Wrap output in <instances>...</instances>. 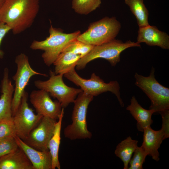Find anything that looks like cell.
Wrapping results in <instances>:
<instances>
[{
	"label": "cell",
	"mask_w": 169,
	"mask_h": 169,
	"mask_svg": "<svg viewBox=\"0 0 169 169\" xmlns=\"http://www.w3.org/2000/svg\"><path fill=\"white\" fill-rule=\"evenodd\" d=\"M15 141L18 147L25 153L34 169H52V160L49 151L37 150L26 144L16 136Z\"/></svg>",
	"instance_id": "15"
},
{
	"label": "cell",
	"mask_w": 169,
	"mask_h": 169,
	"mask_svg": "<svg viewBox=\"0 0 169 169\" xmlns=\"http://www.w3.org/2000/svg\"><path fill=\"white\" fill-rule=\"evenodd\" d=\"M64 75L69 80L79 86L83 92L87 95L94 97L107 91L111 92L116 96L120 105L122 107L124 106L120 96V86L117 81H112L106 83L94 73L91 74L90 79H84L78 74L75 68Z\"/></svg>",
	"instance_id": "7"
},
{
	"label": "cell",
	"mask_w": 169,
	"mask_h": 169,
	"mask_svg": "<svg viewBox=\"0 0 169 169\" xmlns=\"http://www.w3.org/2000/svg\"><path fill=\"white\" fill-rule=\"evenodd\" d=\"M28 93L25 91L19 107L12 116L16 136L23 140L27 137L43 116L40 114H34L33 110L28 105Z\"/></svg>",
	"instance_id": "10"
},
{
	"label": "cell",
	"mask_w": 169,
	"mask_h": 169,
	"mask_svg": "<svg viewBox=\"0 0 169 169\" xmlns=\"http://www.w3.org/2000/svg\"><path fill=\"white\" fill-rule=\"evenodd\" d=\"M50 77L46 81L37 80L35 86L39 90H44L50 96L56 98L63 108L67 107L74 103L78 95L83 91L80 89L70 87L67 85L63 80V74H56L50 70Z\"/></svg>",
	"instance_id": "8"
},
{
	"label": "cell",
	"mask_w": 169,
	"mask_h": 169,
	"mask_svg": "<svg viewBox=\"0 0 169 169\" xmlns=\"http://www.w3.org/2000/svg\"><path fill=\"white\" fill-rule=\"evenodd\" d=\"M56 120L43 116L38 124L23 141L37 150L49 151L48 144L54 133Z\"/></svg>",
	"instance_id": "11"
},
{
	"label": "cell",
	"mask_w": 169,
	"mask_h": 169,
	"mask_svg": "<svg viewBox=\"0 0 169 169\" xmlns=\"http://www.w3.org/2000/svg\"><path fill=\"white\" fill-rule=\"evenodd\" d=\"M129 163V169H142L143 165L148 155L141 146H137Z\"/></svg>",
	"instance_id": "25"
},
{
	"label": "cell",
	"mask_w": 169,
	"mask_h": 169,
	"mask_svg": "<svg viewBox=\"0 0 169 169\" xmlns=\"http://www.w3.org/2000/svg\"><path fill=\"white\" fill-rule=\"evenodd\" d=\"M39 9V0H6L0 10V21L8 25L14 34L32 25Z\"/></svg>",
	"instance_id": "1"
},
{
	"label": "cell",
	"mask_w": 169,
	"mask_h": 169,
	"mask_svg": "<svg viewBox=\"0 0 169 169\" xmlns=\"http://www.w3.org/2000/svg\"></svg>",
	"instance_id": "31"
},
{
	"label": "cell",
	"mask_w": 169,
	"mask_h": 169,
	"mask_svg": "<svg viewBox=\"0 0 169 169\" xmlns=\"http://www.w3.org/2000/svg\"><path fill=\"white\" fill-rule=\"evenodd\" d=\"M16 136L12 119L0 121V139Z\"/></svg>",
	"instance_id": "27"
},
{
	"label": "cell",
	"mask_w": 169,
	"mask_h": 169,
	"mask_svg": "<svg viewBox=\"0 0 169 169\" xmlns=\"http://www.w3.org/2000/svg\"><path fill=\"white\" fill-rule=\"evenodd\" d=\"M154 72L155 69L152 67L147 77L136 73L134 75L135 84L150 99L151 104L149 109L153 110L155 113H159L169 109V89L157 81Z\"/></svg>",
	"instance_id": "5"
},
{
	"label": "cell",
	"mask_w": 169,
	"mask_h": 169,
	"mask_svg": "<svg viewBox=\"0 0 169 169\" xmlns=\"http://www.w3.org/2000/svg\"><path fill=\"white\" fill-rule=\"evenodd\" d=\"M138 141L129 136L117 146L115 154L124 163V169H128L130 161L133 153L138 146Z\"/></svg>",
	"instance_id": "21"
},
{
	"label": "cell",
	"mask_w": 169,
	"mask_h": 169,
	"mask_svg": "<svg viewBox=\"0 0 169 169\" xmlns=\"http://www.w3.org/2000/svg\"><path fill=\"white\" fill-rule=\"evenodd\" d=\"M94 46L76 39L69 43L63 50L71 52L79 55L82 58L87 55L93 49Z\"/></svg>",
	"instance_id": "24"
},
{
	"label": "cell",
	"mask_w": 169,
	"mask_h": 169,
	"mask_svg": "<svg viewBox=\"0 0 169 169\" xmlns=\"http://www.w3.org/2000/svg\"><path fill=\"white\" fill-rule=\"evenodd\" d=\"M134 118L136 120L138 130L143 132L144 129L151 126L153 121L152 115L155 113L151 109L146 110L143 108L139 103L134 96L132 97L130 104L126 108Z\"/></svg>",
	"instance_id": "18"
},
{
	"label": "cell",
	"mask_w": 169,
	"mask_h": 169,
	"mask_svg": "<svg viewBox=\"0 0 169 169\" xmlns=\"http://www.w3.org/2000/svg\"><path fill=\"white\" fill-rule=\"evenodd\" d=\"M80 56L71 52L63 50L59 55L53 64L54 73L63 75L75 68Z\"/></svg>",
	"instance_id": "19"
},
{
	"label": "cell",
	"mask_w": 169,
	"mask_h": 169,
	"mask_svg": "<svg viewBox=\"0 0 169 169\" xmlns=\"http://www.w3.org/2000/svg\"><path fill=\"white\" fill-rule=\"evenodd\" d=\"M143 141L141 146L148 155L154 160L158 161L160 160L158 149L165 139L161 129L155 131L151 126L145 128L143 130Z\"/></svg>",
	"instance_id": "16"
},
{
	"label": "cell",
	"mask_w": 169,
	"mask_h": 169,
	"mask_svg": "<svg viewBox=\"0 0 169 169\" xmlns=\"http://www.w3.org/2000/svg\"><path fill=\"white\" fill-rule=\"evenodd\" d=\"M137 38L139 44L145 43L150 46H156L165 49H169V36L154 26L139 27Z\"/></svg>",
	"instance_id": "13"
},
{
	"label": "cell",
	"mask_w": 169,
	"mask_h": 169,
	"mask_svg": "<svg viewBox=\"0 0 169 169\" xmlns=\"http://www.w3.org/2000/svg\"><path fill=\"white\" fill-rule=\"evenodd\" d=\"M49 35L42 41L34 40L30 48L33 50H41L44 51L42 57L46 65L50 66L53 64L59 54L70 43L77 39L81 34L79 31L72 33H64L61 30L54 28L49 29Z\"/></svg>",
	"instance_id": "2"
},
{
	"label": "cell",
	"mask_w": 169,
	"mask_h": 169,
	"mask_svg": "<svg viewBox=\"0 0 169 169\" xmlns=\"http://www.w3.org/2000/svg\"><path fill=\"white\" fill-rule=\"evenodd\" d=\"M101 3V0H72V8L76 13L86 15L99 8Z\"/></svg>",
	"instance_id": "23"
},
{
	"label": "cell",
	"mask_w": 169,
	"mask_h": 169,
	"mask_svg": "<svg viewBox=\"0 0 169 169\" xmlns=\"http://www.w3.org/2000/svg\"><path fill=\"white\" fill-rule=\"evenodd\" d=\"M94 97L82 91L75 99L72 113V123L64 129L65 137L70 140L90 139L91 132L87 128L86 116L88 106Z\"/></svg>",
	"instance_id": "3"
},
{
	"label": "cell",
	"mask_w": 169,
	"mask_h": 169,
	"mask_svg": "<svg viewBox=\"0 0 169 169\" xmlns=\"http://www.w3.org/2000/svg\"><path fill=\"white\" fill-rule=\"evenodd\" d=\"M0 169H34L24 151H16L0 157Z\"/></svg>",
	"instance_id": "17"
},
{
	"label": "cell",
	"mask_w": 169,
	"mask_h": 169,
	"mask_svg": "<svg viewBox=\"0 0 169 169\" xmlns=\"http://www.w3.org/2000/svg\"><path fill=\"white\" fill-rule=\"evenodd\" d=\"M64 114V111L56 122L53 135L48 144L49 150L52 157V169L60 168L58 153L60 142L61 125Z\"/></svg>",
	"instance_id": "20"
},
{
	"label": "cell",
	"mask_w": 169,
	"mask_h": 169,
	"mask_svg": "<svg viewBox=\"0 0 169 169\" xmlns=\"http://www.w3.org/2000/svg\"><path fill=\"white\" fill-rule=\"evenodd\" d=\"M141 46L140 44L131 40L123 42L115 39L100 45L94 46L91 50L77 62L76 67L78 70L84 68L87 64L98 58L107 60L112 66H115L120 61V54L127 48Z\"/></svg>",
	"instance_id": "4"
},
{
	"label": "cell",
	"mask_w": 169,
	"mask_h": 169,
	"mask_svg": "<svg viewBox=\"0 0 169 169\" xmlns=\"http://www.w3.org/2000/svg\"><path fill=\"white\" fill-rule=\"evenodd\" d=\"M18 148L14 137H7L0 139V157L15 151Z\"/></svg>",
	"instance_id": "26"
},
{
	"label": "cell",
	"mask_w": 169,
	"mask_h": 169,
	"mask_svg": "<svg viewBox=\"0 0 169 169\" xmlns=\"http://www.w3.org/2000/svg\"><path fill=\"white\" fill-rule=\"evenodd\" d=\"M161 115L162 124L161 129L163 131L165 139L169 137V109L159 113Z\"/></svg>",
	"instance_id": "28"
},
{
	"label": "cell",
	"mask_w": 169,
	"mask_h": 169,
	"mask_svg": "<svg viewBox=\"0 0 169 169\" xmlns=\"http://www.w3.org/2000/svg\"><path fill=\"white\" fill-rule=\"evenodd\" d=\"M11 30V28L8 25L2 22H0V46L3 38ZM4 55V52L0 48V59L3 58Z\"/></svg>",
	"instance_id": "29"
},
{
	"label": "cell",
	"mask_w": 169,
	"mask_h": 169,
	"mask_svg": "<svg viewBox=\"0 0 169 169\" xmlns=\"http://www.w3.org/2000/svg\"><path fill=\"white\" fill-rule=\"evenodd\" d=\"M6 0H0V10Z\"/></svg>",
	"instance_id": "30"
},
{
	"label": "cell",
	"mask_w": 169,
	"mask_h": 169,
	"mask_svg": "<svg viewBox=\"0 0 169 169\" xmlns=\"http://www.w3.org/2000/svg\"><path fill=\"white\" fill-rule=\"evenodd\" d=\"M0 121L12 119V104L14 88L9 78V70L5 68L1 85Z\"/></svg>",
	"instance_id": "14"
},
{
	"label": "cell",
	"mask_w": 169,
	"mask_h": 169,
	"mask_svg": "<svg viewBox=\"0 0 169 169\" xmlns=\"http://www.w3.org/2000/svg\"><path fill=\"white\" fill-rule=\"evenodd\" d=\"M121 27L115 17H105L90 23L88 29L80 34L77 40L84 43L96 46L115 39Z\"/></svg>",
	"instance_id": "6"
},
{
	"label": "cell",
	"mask_w": 169,
	"mask_h": 169,
	"mask_svg": "<svg viewBox=\"0 0 169 169\" xmlns=\"http://www.w3.org/2000/svg\"><path fill=\"white\" fill-rule=\"evenodd\" d=\"M15 62L17 65V70L13 77L15 86L12 104V116L19 107L25 88L30 78L36 75L47 76L45 74L39 73L33 69L30 65L28 57L24 53L18 55L16 57Z\"/></svg>",
	"instance_id": "9"
},
{
	"label": "cell",
	"mask_w": 169,
	"mask_h": 169,
	"mask_svg": "<svg viewBox=\"0 0 169 169\" xmlns=\"http://www.w3.org/2000/svg\"><path fill=\"white\" fill-rule=\"evenodd\" d=\"M30 102L37 114L52 119H58L64 111L61 104L53 101L49 94L42 90H33L30 95Z\"/></svg>",
	"instance_id": "12"
},
{
	"label": "cell",
	"mask_w": 169,
	"mask_h": 169,
	"mask_svg": "<svg viewBox=\"0 0 169 169\" xmlns=\"http://www.w3.org/2000/svg\"><path fill=\"white\" fill-rule=\"evenodd\" d=\"M125 2L136 17L139 27L149 25V12L144 3V0H125Z\"/></svg>",
	"instance_id": "22"
}]
</instances>
